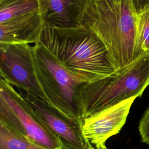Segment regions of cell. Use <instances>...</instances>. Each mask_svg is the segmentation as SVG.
<instances>
[{"mask_svg":"<svg viewBox=\"0 0 149 149\" xmlns=\"http://www.w3.org/2000/svg\"><path fill=\"white\" fill-rule=\"evenodd\" d=\"M73 76L84 83L110 76L116 70L103 42L90 29L42 27L39 40Z\"/></svg>","mask_w":149,"mask_h":149,"instance_id":"1","label":"cell"},{"mask_svg":"<svg viewBox=\"0 0 149 149\" xmlns=\"http://www.w3.org/2000/svg\"><path fill=\"white\" fill-rule=\"evenodd\" d=\"M136 16L129 0H87L81 25L103 42L116 70L137 58Z\"/></svg>","mask_w":149,"mask_h":149,"instance_id":"2","label":"cell"},{"mask_svg":"<svg viewBox=\"0 0 149 149\" xmlns=\"http://www.w3.org/2000/svg\"><path fill=\"white\" fill-rule=\"evenodd\" d=\"M149 85V53L104 78L84 83L79 91L83 121L130 99L140 97Z\"/></svg>","mask_w":149,"mask_h":149,"instance_id":"3","label":"cell"},{"mask_svg":"<svg viewBox=\"0 0 149 149\" xmlns=\"http://www.w3.org/2000/svg\"><path fill=\"white\" fill-rule=\"evenodd\" d=\"M37 77L47 103L83 125L79 91L85 83L70 73L38 41L34 45Z\"/></svg>","mask_w":149,"mask_h":149,"instance_id":"4","label":"cell"},{"mask_svg":"<svg viewBox=\"0 0 149 149\" xmlns=\"http://www.w3.org/2000/svg\"><path fill=\"white\" fill-rule=\"evenodd\" d=\"M0 124L48 149H69L20 92L0 79Z\"/></svg>","mask_w":149,"mask_h":149,"instance_id":"5","label":"cell"},{"mask_svg":"<svg viewBox=\"0 0 149 149\" xmlns=\"http://www.w3.org/2000/svg\"><path fill=\"white\" fill-rule=\"evenodd\" d=\"M0 74L12 86L47 102L36 74L34 45L26 43L0 44Z\"/></svg>","mask_w":149,"mask_h":149,"instance_id":"6","label":"cell"},{"mask_svg":"<svg viewBox=\"0 0 149 149\" xmlns=\"http://www.w3.org/2000/svg\"><path fill=\"white\" fill-rule=\"evenodd\" d=\"M19 92L49 129L69 149H96L84 137L82 125L41 98L28 92Z\"/></svg>","mask_w":149,"mask_h":149,"instance_id":"7","label":"cell"},{"mask_svg":"<svg viewBox=\"0 0 149 149\" xmlns=\"http://www.w3.org/2000/svg\"><path fill=\"white\" fill-rule=\"evenodd\" d=\"M134 100L122 102L83 121V134L95 148H106V141L119 132L126 122Z\"/></svg>","mask_w":149,"mask_h":149,"instance_id":"8","label":"cell"},{"mask_svg":"<svg viewBox=\"0 0 149 149\" xmlns=\"http://www.w3.org/2000/svg\"><path fill=\"white\" fill-rule=\"evenodd\" d=\"M39 12L44 24L58 28L81 25L87 0H38Z\"/></svg>","mask_w":149,"mask_h":149,"instance_id":"9","label":"cell"},{"mask_svg":"<svg viewBox=\"0 0 149 149\" xmlns=\"http://www.w3.org/2000/svg\"><path fill=\"white\" fill-rule=\"evenodd\" d=\"M44 23L39 12L0 23V44H36Z\"/></svg>","mask_w":149,"mask_h":149,"instance_id":"10","label":"cell"},{"mask_svg":"<svg viewBox=\"0 0 149 149\" xmlns=\"http://www.w3.org/2000/svg\"><path fill=\"white\" fill-rule=\"evenodd\" d=\"M38 0L0 1V23L39 12Z\"/></svg>","mask_w":149,"mask_h":149,"instance_id":"11","label":"cell"},{"mask_svg":"<svg viewBox=\"0 0 149 149\" xmlns=\"http://www.w3.org/2000/svg\"><path fill=\"white\" fill-rule=\"evenodd\" d=\"M0 149H48L20 136L0 124Z\"/></svg>","mask_w":149,"mask_h":149,"instance_id":"12","label":"cell"},{"mask_svg":"<svg viewBox=\"0 0 149 149\" xmlns=\"http://www.w3.org/2000/svg\"><path fill=\"white\" fill-rule=\"evenodd\" d=\"M136 55L149 53V10L136 16Z\"/></svg>","mask_w":149,"mask_h":149,"instance_id":"13","label":"cell"},{"mask_svg":"<svg viewBox=\"0 0 149 149\" xmlns=\"http://www.w3.org/2000/svg\"><path fill=\"white\" fill-rule=\"evenodd\" d=\"M139 131L141 141L149 145V107L145 111L140 120Z\"/></svg>","mask_w":149,"mask_h":149,"instance_id":"14","label":"cell"},{"mask_svg":"<svg viewBox=\"0 0 149 149\" xmlns=\"http://www.w3.org/2000/svg\"><path fill=\"white\" fill-rule=\"evenodd\" d=\"M129 2L136 15L149 10V0H129Z\"/></svg>","mask_w":149,"mask_h":149,"instance_id":"15","label":"cell"},{"mask_svg":"<svg viewBox=\"0 0 149 149\" xmlns=\"http://www.w3.org/2000/svg\"><path fill=\"white\" fill-rule=\"evenodd\" d=\"M104 149H108V148L106 147V148H104Z\"/></svg>","mask_w":149,"mask_h":149,"instance_id":"16","label":"cell"},{"mask_svg":"<svg viewBox=\"0 0 149 149\" xmlns=\"http://www.w3.org/2000/svg\"><path fill=\"white\" fill-rule=\"evenodd\" d=\"M3 1V0H0V1Z\"/></svg>","mask_w":149,"mask_h":149,"instance_id":"17","label":"cell"}]
</instances>
